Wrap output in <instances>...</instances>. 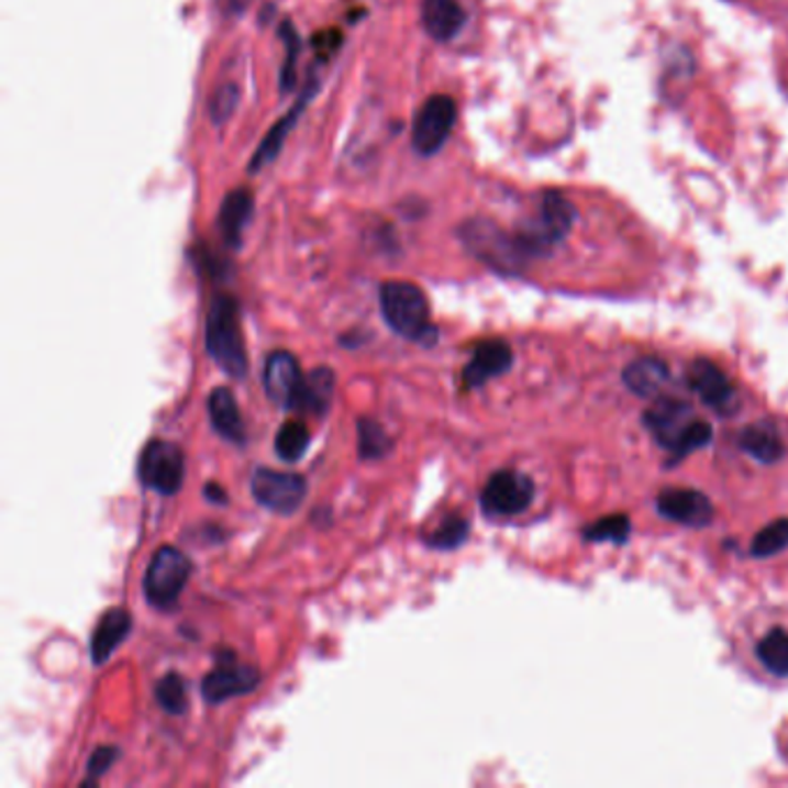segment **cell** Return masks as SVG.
<instances>
[{"mask_svg": "<svg viewBox=\"0 0 788 788\" xmlns=\"http://www.w3.org/2000/svg\"><path fill=\"white\" fill-rule=\"evenodd\" d=\"M379 308L385 322L402 337L431 347L437 329L431 324V308L423 291L408 280H389L379 287Z\"/></svg>", "mask_w": 788, "mask_h": 788, "instance_id": "cell-1", "label": "cell"}, {"mask_svg": "<svg viewBox=\"0 0 788 788\" xmlns=\"http://www.w3.org/2000/svg\"><path fill=\"white\" fill-rule=\"evenodd\" d=\"M574 218L576 211L571 207V201L565 199V195H559L555 190L546 192L536 213L513 234L525 259L551 255L555 247L569 236Z\"/></svg>", "mask_w": 788, "mask_h": 788, "instance_id": "cell-2", "label": "cell"}, {"mask_svg": "<svg viewBox=\"0 0 788 788\" xmlns=\"http://www.w3.org/2000/svg\"><path fill=\"white\" fill-rule=\"evenodd\" d=\"M207 352L234 379L247 375V354L238 322V303L232 297H215L207 314Z\"/></svg>", "mask_w": 788, "mask_h": 788, "instance_id": "cell-3", "label": "cell"}, {"mask_svg": "<svg viewBox=\"0 0 788 788\" xmlns=\"http://www.w3.org/2000/svg\"><path fill=\"white\" fill-rule=\"evenodd\" d=\"M460 238L467 251L500 274H518L528 262L515 243L513 234H507L490 220H469L460 227Z\"/></svg>", "mask_w": 788, "mask_h": 788, "instance_id": "cell-4", "label": "cell"}, {"mask_svg": "<svg viewBox=\"0 0 788 788\" xmlns=\"http://www.w3.org/2000/svg\"><path fill=\"white\" fill-rule=\"evenodd\" d=\"M192 574V562L186 553L174 546H160L146 567L144 574V595L155 608H171Z\"/></svg>", "mask_w": 788, "mask_h": 788, "instance_id": "cell-5", "label": "cell"}, {"mask_svg": "<svg viewBox=\"0 0 788 788\" xmlns=\"http://www.w3.org/2000/svg\"><path fill=\"white\" fill-rule=\"evenodd\" d=\"M458 107L452 96L435 93L428 98L414 116L412 123V146L419 155H435L452 137L456 125Z\"/></svg>", "mask_w": 788, "mask_h": 788, "instance_id": "cell-6", "label": "cell"}, {"mask_svg": "<svg viewBox=\"0 0 788 788\" xmlns=\"http://www.w3.org/2000/svg\"><path fill=\"white\" fill-rule=\"evenodd\" d=\"M140 479L160 495H176L186 479V456L181 446L167 440H151L140 458Z\"/></svg>", "mask_w": 788, "mask_h": 788, "instance_id": "cell-7", "label": "cell"}, {"mask_svg": "<svg viewBox=\"0 0 788 788\" xmlns=\"http://www.w3.org/2000/svg\"><path fill=\"white\" fill-rule=\"evenodd\" d=\"M253 498L274 513H295L308 495V481L295 471L259 467L253 475Z\"/></svg>", "mask_w": 788, "mask_h": 788, "instance_id": "cell-8", "label": "cell"}, {"mask_svg": "<svg viewBox=\"0 0 788 788\" xmlns=\"http://www.w3.org/2000/svg\"><path fill=\"white\" fill-rule=\"evenodd\" d=\"M534 500V481L515 469H500L481 490V509L488 515H518Z\"/></svg>", "mask_w": 788, "mask_h": 788, "instance_id": "cell-9", "label": "cell"}, {"mask_svg": "<svg viewBox=\"0 0 788 788\" xmlns=\"http://www.w3.org/2000/svg\"><path fill=\"white\" fill-rule=\"evenodd\" d=\"M259 680L262 675L255 666L241 664L234 652H222V655H218L215 668L207 675L204 682H201V696L213 706L224 703L234 696L255 691Z\"/></svg>", "mask_w": 788, "mask_h": 788, "instance_id": "cell-10", "label": "cell"}, {"mask_svg": "<svg viewBox=\"0 0 788 788\" xmlns=\"http://www.w3.org/2000/svg\"><path fill=\"white\" fill-rule=\"evenodd\" d=\"M645 428L652 433L664 448L673 454L678 448L680 440L689 431V425L696 421L693 408L687 400L680 398H655L643 414Z\"/></svg>", "mask_w": 788, "mask_h": 788, "instance_id": "cell-11", "label": "cell"}, {"mask_svg": "<svg viewBox=\"0 0 788 788\" xmlns=\"http://www.w3.org/2000/svg\"><path fill=\"white\" fill-rule=\"evenodd\" d=\"M303 379H306V375L301 373L299 358L291 352L278 349L266 358L264 389H266L268 398L278 404V408L297 412L299 396L303 389Z\"/></svg>", "mask_w": 788, "mask_h": 788, "instance_id": "cell-12", "label": "cell"}, {"mask_svg": "<svg viewBox=\"0 0 788 788\" xmlns=\"http://www.w3.org/2000/svg\"><path fill=\"white\" fill-rule=\"evenodd\" d=\"M689 389L717 414H733L737 410V393L729 375L708 358H698L687 370Z\"/></svg>", "mask_w": 788, "mask_h": 788, "instance_id": "cell-13", "label": "cell"}, {"mask_svg": "<svg viewBox=\"0 0 788 788\" xmlns=\"http://www.w3.org/2000/svg\"><path fill=\"white\" fill-rule=\"evenodd\" d=\"M657 511L685 528H706L712 523L714 507L708 495L693 488H666L657 498Z\"/></svg>", "mask_w": 788, "mask_h": 788, "instance_id": "cell-14", "label": "cell"}, {"mask_svg": "<svg viewBox=\"0 0 788 788\" xmlns=\"http://www.w3.org/2000/svg\"><path fill=\"white\" fill-rule=\"evenodd\" d=\"M513 354L504 341H484L477 345L471 362L463 370V387L479 389L492 377H500L511 368Z\"/></svg>", "mask_w": 788, "mask_h": 788, "instance_id": "cell-15", "label": "cell"}, {"mask_svg": "<svg viewBox=\"0 0 788 788\" xmlns=\"http://www.w3.org/2000/svg\"><path fill=\"white\" fill-rule=\"evenodd\" d=\"M253 209H255V197L245 188H236L222 199L218 213V227L224 243L230 247H241L247 222L253 218Z\"/></svg>", "mask_w": 788, "mask_h": 788, "instance_id": "cell-16", "label": "cell"}, {"mask_svg": "<svg viewBox=\"0 0 788 788\" xmlns=\"http://www.w3.org/2000/svg\"><path fill=\"white\" fill-rule=\"evenodd\" d=\"M421 24L433 40L448 42L460 33L465 24V12L458 0H423Z\"/></svg>", "mask_w": 788, "mask_h": 788, "instance_id": "cell-17", "label": "cell"}, {"mask_svg": "<svg viewBox=\"0 0 788 788\" xmlns=\"http://www.w3.org/2000/svg\"><path fill=\"white\" fill-rule=\"evenodd\" d=\"M209 417L215 433L232 444H245V425L238 412L234 393L227 387H218L209 396Z\"/></svg>", "mask_w": 788, "mask_h": 788, "instance_id": "cell-18", "label": "cell"}, {"mask_svg": "<svg viewBox=\"0 0 788 788\" xmlns=\"http://www.w3.org/2000/svg\"><path fill=\"white\" fill-rule=\"evenodd\" d=\"M130 629L132 618L125 608H111V611H107L91 636V659L96 664H104L111 657V652L125 641Z\"/></svg>", "mask_w": 788, "mask_h": 788, "instance_id": "cell-19", "label": "cell"}, {"mask_svg": "<svg viewBox=\"0 0 788 788\" xmlns=\"http://www.w3.org/2000/svg\"><path fill=\"white\" fill-rule=\"evenodd\" d=\"M668 377H670L668 366L662 362V358L655 356L636 358V362L629 364L622 373V379L629 391H634L636 396L643 398H655L664 389Z\"/></svg>", "mask_w": 788, "mask_h": 788, "instance_id": "cell-20", "label": "cell"}, {"mask_svg": "<svg viewBox=\"0 0 788 788\" xmlns=\"http://www.w3.org/2000/svg\"><path fill=\"white\" fill-rule=\"evenodd\" d=\"M740 446L742 452L756 458L758 463H777L784 456V442L781 435L770 421H758L747 425L745 431L740 433Z\"/></svg>", "mask_w": 788, "mask_h": 788, "instance_id": "cell-21", "label": "cell"}, {"mask_svg": "<svg viewBox=\"0 0 788 788\" xmlns=\"http://www.w3.org/2000/svg\"><path fill=\"white\" fill-rule=\"evenodd\" d=\"M312 84H314V81H312ZM312 84L308 86V91L301 96V102L291 107V109H289V114H287L285 119H280V121L271 127V132L266 134L264 142L257 146L255 157H253V163H251V174L262 171L266 165H271V163L276 160V157L280 155V151H282V146H285V140H287V134H289L291 125H295V123L299 121L303 107H306V104H308V100L312 98Z\"/></svg>", "mask_w": 788, "mask_h": 788, "instance_id": "cell-22", "label": "cell"}, {"mask_svg": "<svg viewBox=\"0 0 788 788\" xmlns=\"http://www.w3.org/2000/svg\"><path fill=\"white\" fill-rule=\"evenodd\" d=\"M335 391V375L329 368H314L306 375L303 389L299 396L297 412H310V414H326L331 408Z\"/></svg>", "mask_w": 788, "mask_h": 788, "instance_id": "cell-23", "label": "cell"}, {"mask_svg": "<svg viewBox=\"0 0 788 788\" xmlns=\"http://www.w3.org/2000/svg\"><path fill=\"white\" fill-rule=\"evenodd\" d=\"M758 662L777 678H788V632L775 626L756 645Z\"/></svg>", "mask_w": 788, "mask_h": 788, "instance_id": "cell-24", "label": "cell"}, {"mask_svg": "<svg viewBox=\"0 0 788 788\" xmlns=\"http://www.w3.org/2000/svg\"><path fill=\"white\" fill-rule=\"evenodd\" d=\"M308 446H310V431L303 421L297 419L287 421L276 435V454L287 463H297L299 458H303Z\"/></svg>", "mask_w": 788, "mask_h": 788, "instance_id": "cell-25", "label": "cell"}, {"mask_svg": "<svg viewBox=\"0 0 788 788\" xmlns=\"http://www.w3.org/2000/svg\"><path fill=\"white\" fill-rule=\"evenodd\" d=\"M391 440L385 428L375 419L362 417L358 419V454L362 458H381L391 452Z\"/></svg>", "mask_w": 788, "mask_h": 788, "instance_id": "cell-26", "label": "cell"}, {"mask_svg": "<svg viewBox=\"0 0 788 788\" xmlns=\"http://www.w3.org/2000/svg\"><path fill=\"white\" fill-rule=\"evenodd\" d=\"M629 532H632V521H629V515L613 513V515H603V518H599L597 523L585 528L582 536L588 539V542L624 544Z\"/></svg>", "mask_w": 788, "mask_h": 788, "instance_id": "cell-27", "label": "cell"}, {"mask_svg": "<svg viewBox=\"0 0 788 788\" xmlns=\"http://www.w3.org/2000/svg\"><path fill=\"white\" fill-rule=\"evenodd\" d=\"M155 698L160 708L174 717L188 710V687L178 673H167L155 687Z\"/></svg>", "mask_w": 788, "mask_h": 788, "instance_id": "cell-28", "label": "cell"}, {"mask_svg": "<svg viewBox=\"0 0 788 788\" xmlns=\"http://www.w3.org/2000/svg\"><path fill=\"white\" fill-rule=\"evenodd\" d=\"M467 536H469V523L465 518L448 515L433 534L425 536V544L440 551H454L467 542Z\"/></svg>", "mask_w": 788, "mask_h": 788, "instance_id": "cell-29", "label": "cell"}, {"mask_svg": "<svg viewBox=\"0 0 788 788\" xmlns=\"http://www.w3.org/2000/svg\"><path fill=\"white\" fill-rule=\"evenodd\" d=\"M786 548H788V518H779V521L765 525L752 542L754 557H773Z\"/></svg>", "mask_w": 788, "mask_h": 788, "instance_id": "cell-30", "label": "cell"}, {"mask_svg": "<svg viewBox=\"0 0 788 788\" xmlns=\"http://www.w3.org/2000/svg\"><path fill=\"white\" fill-rule=\"evenodd\" d=\"M280 37L285 40V63L280 70V88L282 93L291 91L297 86V60H299V52H301V40L297 29L289 24V21H282L280 24Z\"/></svg>", "mask_w": 788, "mask_h": 788, "instance_id": "cell-31", "label": "cell"}, {"mask_svg": "<svg viewBox=\"0 0 788 788\" xmlns=\"http://www.w3.org/2000/svg\"><path fill=\"white\" fill-rule=\"evenodd\" d=\"M238 104V86L227 81L215 88V93L211 98V104H209V111H211V119L215 125H222L227 123L234 114V109Z\"/></svg>", "mask_w": 788, "mask_h": 788, "instance_id": "cell-32", "label": "cell"}, {"mask_svg": "<svg viewBox=\"0 0 788 788\" xmlns=\"http://www.w3.org/2000/svg\"><path fill=\"white\" fill-rule=\"evenodd\" d=\"M712 435H714V433H712V425H710L708 421L696 419V421L689 425V431L685 433V437L680 440L678 448H675V452H673V460H682L685 456L698 452V448L708 446V444L712 442Z\"/></svg>", "mask_w": 788, "mask_h": 788, "instance_id": "cell-33", "label": "cell"}, {"mask_svg": "<svg viewBox=\"0 0 788 788\" xmlns=\"http://www.w3.org/2000/svg\"><path fill=\"white\" fill-rule=\"evenodd\" d=\"M116 756H119V750H114V747H98L93 752V756L88 758V768H86L88 777L84 779V784H91V781L96 784L111 768V763L116 761Z\"/></svg>", "mask_w": 788, "mask_h": 788, "instance_id": "cell-34", "label": "cell"}, {"mask_svg": "<svg viewBox=\"0 0 788 788\" xmlns=\"http://www.w3.org/2000/svg\"><path fill=\"white\" fill-rule=\"evenodd\" d=\"M218 3H220L224 14L236 16V14H243L247 8H251L253 0H218Z\"/></svg>", "mask_w": 788, "mask_h": 788, "instance_id": "cell-35", "label": "cell"}, {"mask_svg": "<svg viewBox=\"0 0 788 788\" xmlns=\"http://www.w3.org/2000/svg\"><path fill=\"white\" fill-rule=\"evenodd\" d=\"M204 495H207V498H209L211 502H215V504H224V502H227V492H224V488L218 486V484H213V481L204 486Z\"/></svg>", "mask_w": 788, "mask_h": 788, "instance_id": "cell-36", "label": "cell"}]
</instances>
